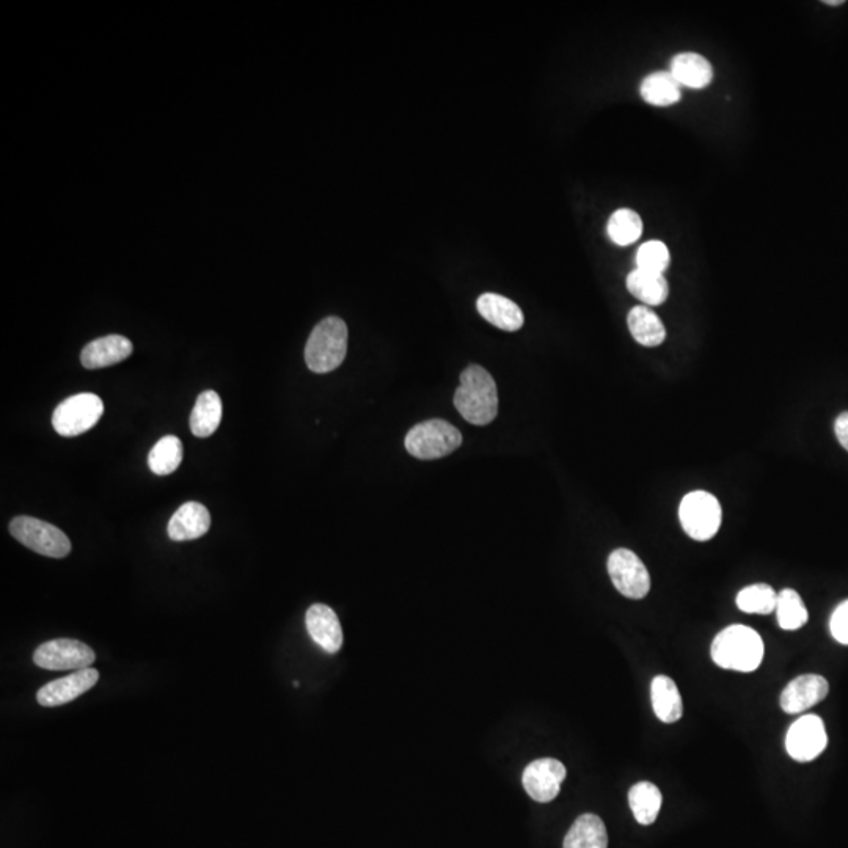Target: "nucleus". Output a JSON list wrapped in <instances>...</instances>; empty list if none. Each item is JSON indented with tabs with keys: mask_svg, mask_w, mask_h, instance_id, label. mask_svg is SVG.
I'll return each instance as SVG.
<instances>
[{
	"mask_svg": "<svg viewBox=\"0 0 848 848\" xmlns=\"http://www.w3.org/2000/svg\"><path fill=\"white\" fill-rule=\"evenodd\" d=\"M459 414L475 426H486L498 415V392L494 377L483 366L470 365L461 374V385L454 393Z\"/></svg>",
	"mask_w": 848,
	"mask_h": 848,
	"instance_id": "1",
	"label": "nucleus"
},
{
	"mask_svg": "<svg viewBox=\"0 0 848 848\" xmlns=\"http://www.w3.org/2000/svg\"><path fill=\"white\" fill-rule=\"evenodd\" d=\"M710 654L720 668L753 673L764 658V641L751 627L735 624L715 636Z\"/></svg>",
	"mask_w": 848,
	"mask_h": 848,
	"instance_id": "2",
	"label": "nucleus"
},
{
	"mask_svg": "<svg viewBox=\"0 0 848 848\" xmlns=\"http://www.w3.org/2000/svg\"><path fill=\"white\" fill-rule=\"evenodd\" d=\"M348 326L337 316L322 319L305 346V363L313 373L337 370L348 354Z\"/></svg>",
	"mask_w": 848,
	"mask_h": 848,
	"instance_id": "3",
	"label": "nucleus"
},
{
	"mask_svg": "<svg viewBox=\"0 0 848 848\" xmlns=\"http://www.w3.org/2000/svg\"><path fill=\"white\" fill-rule=\"evenodd\" d=\"M404 443L412 456L432 461L456 451L462 445V434L448 421L428 420L410 429Z\"/></svg>",
	"mask_w": 848,
	"mask_h": 848,
	"instance_id": "4",
	"label": "nucleus"
},
{
	"mask_svg": "<svg viewBox=\"0 0 848 848\" xmlns=\"http://www.w3.org/2000/svg\"><path fill=\"white\" fill-rule=\"evenodd\" d=\"M8 530L16 541L26 545L32 552L57 560L70 555V538L51 523L35 517L19 516L11 520Z\"/></svg>",
	"mask_w": 848,
	"mask_h": 848,
	"instance_id": "5",
	"label": "nucleus"
},
{
	"mask_svg": "<svg viewBox=\"0 0 848 848\" xmlns=\"http://www.w3.org/2000/svg\"><path fill=\"white\" fill-rule=\"evenodd\" d=\"M679 519L691 539L709 541L720 530V501L709 492L695 490L680 503Z\"/></svg>",
	"mask_w": 848,
	"mask_h": 848,
	"instance_id": "6",
	"label": "nucleus"
},
{
	"mask_svg": "<svg viewBox=\"0 0 848 848\" xmlns=\"http://www.w3.org/2000/svg\"><path fill=\"white\" fill-rule=\"evenodd\" d=\"M103 414L104 404L99 396L81 393L66 398L55 407L52 426L62 437H76L95 428Z\"/></svg>",
	"mask_w": 848,
	"mask_h": 848,
	"instance_id": "7",
	"label": "nucleus"
},
{
	"mask_svg": "<svg viewBox=\"0 0 848 848\" xmlns=\"http://www.w3.org/2000/svg\"><path fill=\"white\" fill-rule=\"evenodd\" d=\"M96 660L95 651L82 641L59 638L41 644L35 654L33 663L51 671H81L90 668Z\"/></svg>",
	"mask_w": 848,
	"mask_h": 848,
	"instance_id": "8",
	"label": "nucleus"
},
{
	"mask_svg": "<svg viewBox=\"0 0 848 848\" xmlns=\"http://www.w3.org/2000/svg\"><path fill=\"white\" fill-rule=\"evenodd\" d=\"M608 574L622 596L643 599L651 589V577L643 561L629 549H618L608 556Z\"/></svg>",
	"mask_w": 848,
	"mask_h": 848,
	"instance_id": "9",
	"label": "nucleus"
},
{
	"mask_svg": "<svg viewBox=\"0 0 848 848\" xmlns=\"http://www.w3.org/2000/svg\"><path fill=\"white\" fill-rule=\"evenodd\" d=\"M827 745V729L817 715H803L787 731V753L797 762L814 761Z\"/></svg>",
	"mask_w": 848,
	"mask_h": 848,
	"instance_id": "10",
	"label": "nucleus"
},
{
	"mask_svg": "<svg viewBox=\"0 0 848 848\" xmlns=\"http://www.w3.org/2000/svg\"><path fill=\"white\" fill-rule=\"evenodd\" d=\"M566 767L556 759H538L531 762L523 772L522 783L527 794L538 803H550L560 794L561 784L566 779Z\"/></svg>",
	"mask_w": 848,
	"mask_h": 848,
	"instance_id": "11",
	"label": "nucleus"
},
{
	"mask_svg": "<svg viewBox=\"0 0 848 848\" xmlns=\"http://www.w3.org/2000/svg\"><path fill=\"white\" fill-rule=\"evenodd\" d=\"M99 673L96 669L87 668L74 671L70 676L52 680L38 690L37 701L43 707H57L74 701L79 696L92 690L98 684Z\"/></svg>",
	"mask_w": 848,
	"mask_h": 848,
	"instance_id": "12",
	"label": "nucleus"
},
{
	"mask_svg": "<svg viewBox=\"0 0 848 848\" xmlns=\"http://www.w3.org/2000/svg\"><path fill=\"white\" fill-rule=\"evenodd\" d=\"M830 693V684L819 674H805L792 680L781 695L784 712L795 715L816 706Z\"/></svg>",
	"mask_w": 848,
	"mask_h": 848,
	"instance_id": "13",
	"label": "nucleus"
},
{
	"mask_svg": "<svg viewBox=\"0 0 848 848\" xmlns=\"http://www.w3.org/2000/svg\"><path fill=\"white\" fill-rule=\"evenodd\" d=\"M311 640L329 654H337L343 646V629L332 608L324 604L311 605L305 616Z\"/></svg>",
	"mask_w": 848,
	"mask_h": 848,
	"instance_id": "14",
	"label": "nucleus"
},
{
	"mask_svg": "<svg viewBox=\"0 0 848 848\" xmlns=\"http://www.w3.org/2000/svg\"><path fill=\"white\" fill-rule=\"evenodd\" d=\"M211 528V514L208 508L198 501H187L170 519L167 533L172 541H194L208 533Z\"/></svg>",
	"mask_w": 848,
	"mask_h": 848,
	"instance_id": "15",
	"label": "nucleus"
},
{
	"mask_svg": "<svg viewBox=\"0 0 848 848\" xmlns=\"http://www.w3.org/2000/svg\"><path fill=\"white\" fill-rule=\"evenodd\" d=\"M132 352L134 346L128 338L123 335H107L88 343L82 349L81 362L87 370H99L123 362Z\"/></svg>",
	"mask_w": 848,
	"mask_h": 848,
	"instance_id": "16",
	"label": "nucleus"
},
{
	"mask_svg": "<svg viewBox=\"0 0 848 848\" xmlns=\"http://www.w3.org/2000/svg\"><path fill=\"white\" fill-rule=\"evenodd\" d=\"M479 315L483 316L487 322L498 329L506 330V332H516L522 329L523 318L522 310L516 302H512L508 297L500 296V294L486 293L479 296L476 302Z\"/></svg>",
	"mask_w": 848,
	"mask_h": 848,
	"instance_id": "17",
	"label": "nucleus"
},
{
	"mask_svg": "<svg viewBox=\"0 0 848 848\" xmlns=\"http://www.w3.org/2000/svg\"><path fill=\"white\" fill-rule=\"evenodd\" d=\"M669 71L680 85L695 88V90L709 87L713 81L712 63L695 52L674 55Z\"/></svg>",
	"mask_w": 848,
	"mask_h": 848,
	"instance_id": "18",
	"label": "nucleus"
},
{
	"mask_svg": "<svg viewBox=\"0 0 848 848\" xmlns=\"http://www.w3.org/2000/svg\"><path fill=\"white\" fill-rule=\"evenodd\" d=\"M652 707L658 720L663 723H676L682 718L684 704L679 688L668 676H657L651 684Z\"/></svg>",
	"mask_w": 848,
	"mask_h": 848,
	"instance_id": "19",
	"label": "nucleus"
},
{
	"mask_svg": "<svg viewBox=\"0 0 848 848\" xmlns=\"http://www.w3.org/2000/svg\"><path fill=\"white\" fill-rule=\"evenodd\" d=\"M640 95L651 106H674L682 99V85L676 81L671 71H655L644 77Z\"/></svg>",
	"mask_w": 848,
	"mask_h": 848,
	"instance_id": "20",
	"label": "nucleus"
},
{
	"mask_svg": "<svg viewBox=\"0 0 848 848\" xmlns=\"http://www.w3.org/2000/svg\"><path fill=\"white\" fill-rule=\"evenodd\" d=\"M626 285L633 297L651 307L665 304L668 299L669 286L663 274L643 271L636 267L635 271L627 275Z\"/></svg>",
	"mask_w": 848,
	"mask_h": 848,
	"instance_id": "21",
	"label": "nucleus"
},
{
	"mask_svg": "<svg viewBox=\"0 0 848 848\" xmlns=\"http://www.w3.org/2000/svg\"><path fill=\"white\" fill-rule=\"evenodd\" d=\"M633 340L644 348H657L666 340V329L662 319L651 308L633 307L627 316Z\"/></svg>",
	"mask_w": 848,
	"mask_h": 848,
	"instance_id": "22",
	"label": "nucleus"
},
{
	"mask_svg": "<svg viewBox=\"0 0 848 848\" xmlns=\"http://www.w3.org/2000/svg\"><path fill=\"white\" fill-rule=\"evenodd\" d=\"M222 399L214 390H206L198 396L191 414V431L195 437L206 439L219 429L222 421Z\"/></svg>",
	"mask_w": 848,
	"mask_h": 848,
	"instance_id": "23",
	"label": "nucleus"
},
{
	"mask_svg": "<svg viewBox=\"0 0 848 848\" xmlns=\"http://www.w3.org/2000/svg\"><path fill=\"white\" fill-rule=\"evenodd\" d=\"M563 848H608L605 823L594 814H583L564 838Z\"/></svg>",
	"mask_w": 848,
	"mask_h": 848,
	"instance_id": "24",
	"label": "nucleus"
},
{
	"mask_svg": "<svg viewBox=\"0 0 848 848\" xmlns=\"http://www.w3.org/2000/svg\"><path fill=\"white\" fill-rule=\"evenodd\" d=\"M662 801V792L649 781L635 784L629 792L630 809L636 822L641 825H652L657 820L658 812L662 809Z\"/></svg>",
	"mask_w": 848,
	"mask_h": 848,
	"instance_id": "25",
	"label": "nucleus"
},
{
	"mask_svg": "<svg viewBox=\"0 0 848 848\" xmlns=\"http://www.w3.org/2000/svg\"><path fill=\"white\" fill-rule=\"evenodd\" d=\"M183 456V442L176 435H165L151 448L148 465L154 475H170L180 467Z\"/></svg>",
	"mask_w": 848,
	"mask_h": 848,
	"instance_id": "26",
	"label": "nucleus"
},
{
	"mask_svg": "<svg viewBox=\"0 0 848 848\" xmlns=\"http://www.w3.org/2000/svg\"><path fill=\"white\" fill-rule=\"evenodd\" d=\"M607 233L611 241L619 247L635 244L643 234V220L640 214L629 208H621L611 214Z\"/></svg>",
	"mask_w": 848,
	"mask_h": 848,
	"instance_id": "27",
	"label": "nucleus"
},
{
	"mask_svg": "<svg viewBox=\"0 0 848 848\" xmlns=\"http://www.w3.org/2000/svg\"><path fill=\"white\" fill-rule=\"evenodd\" d=\"M778 594L775 589L765 583L746 586L737 596V607L750 615H770L776 610Z\"/></svg>",
	"mask_w": 848,
	"mask_h": 848,
	"instance_id": "28",
	"label": "nucleus"
},
{
	"mask_svg": "<svg viewBox=\"0 0 848 848\" xmlns=\"http://www.w3.org/2000/svg\"><path fill=\"white\" fill-rule=\"evenodd\" d=\"M775 611L779 627L783 630H798L808 622V610L794 589H783L778 594Z\"/></svg>",
	"mask_w": 848,
	"mask_h": 848,
	"instance_id": "29",
	"label": "nucleus"
},
{
	"mask_svg": "<svg viewBox=\"0 0 848 848\" xmlns=\"http://www.w3.org/2000/svg\"><path fill=\"white\" fill-rule=\"evenodd\" d=\"M671 255L662 241H647L636 252V267L647 272L663 274L668 269Z\"/></svg>",
	"mask_w": 848,
	"mask_h": 848,
	"instance_id": "30",
	"label": "nucleus"
},
{
	"mask_svg": "<svg viewBox=\"0 0 848 848\" xmlns=\"http://www.w3.org/2000/svg\"><path fill=\"white\" fill-rule=\"evenodd\" d=\"M831 635L838 643L848 646V600L842 602L836 610L830 621Z\"/></svg>",
	"mask_w": 848,
	"mask_h": 848,
	"instance_id": "31",
	"label": "nucleus"
},
{
	"mask_svg": "<svg viewBox=\"0 0 848 848\" xmlns=\"http://www.w3.org/2000/svg\"><path fill=\"white\" fill-rule=\"evenodd\" d=\"M834 432H836L839 443L848 451V412L839 415L836 424H834Z\"/></svg>",
	"mask_w": 848,
	"mask_h": 848,
	"instance_id": "32",
	"label": "nucleus"
},
{
	"mask_svg": "<svg viewBox=\"0 0 848 848\" xmlns=\"http://www.w3.org/2000/svg\"><path fill=\"white\" fill-rule=\"evenodd\" d=\"M823 4L831 5V7H839V5H844V0H825Z\"/></svg>",
	"mask_w": 848,
	"mask_h": 848,
	"instance_id": "33",
	"label": "nucleus"
}]
</instances>
